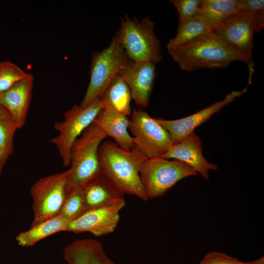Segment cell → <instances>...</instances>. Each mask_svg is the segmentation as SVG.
<instances>
[{
  "label": "cell",
  "instance_id": "6da1fadb",
  "mask_svg": "<svg viewBox=\"0 0 264 264\" xmlns=\"http://www.w3.org/2000/svg\"><path fill=\"white\" fill-rule=\"evenodd\" d=\"M167 50L173 61L184 71L191 72L201 68H224L234 62L241 61L248 66L249 82L254 72L252 58L234 49L213 31L183 46Z\"/></svg>",
  "mask_w": 264,
  "mask_h": 264
},
{
  "label": "cell",
  "instance_id": "7a4b0ae2",
  "mask_svg": "<svg viewBox=\"0 0 264 264\" xmlns=\"http://www.w3.org/2000/svg\"><path fill=\"white\" fill-rule=\"evenodd\" d=\"M98 156L101 174L121 192L148 200L139 175L148 157L137 146L127 151L115 142L103 141Z\"/></svg>",
  "mask_w": 264,
  "mask_h": 264
},
{
  "label": "cell",
  "instance_id": "3957f363",
  "mask_svg": "<svg viewBox=\"0 0 264 264\" xmlns=\"http://www.w3.org/2000/svg\"><path fill=\"white\" fill-rule=\"evenodd\" d=\"M107 137L104 131L92 123L74 142L70 153V174L66 194L74 190L83 189L101 174L98 151Z\"/></svg>",
  "mask_w": 264,
  "mask_h": 264
},
{
  "label": "cell",
  "instance_id": "277c9868",
  "mask_svg": "<svg viewBox=\"0 0 264 264\" xmlns=\"http://www.w3.org/2000/svg\"><path fill=\"white\" fill-rule=\"evenodd\" d=\"M154 26L148 17L140 22L127 16L121 18L115 37L129 59L155 65L161 60L160 42L154 34Z\"/></svg>",
  "mask_w": 264,
  "mask_h": 264
},
{
  "label": "cell",
  "instance_id": "5b68a950",
  "mask_svg": "<svg viewBox=\"0 0 264 264\" xmlns=\"http://www.w3.org/2000/svg\"><path fill=\"white\" fill-rule=\"evenodd\" d=\"M115 36L108 46L91 54L90 80L84 97L79 105L84 107L100 98L128 60Z\"/></svg>",
  "mask_w": 264,
  "mask_h": 264
},
{
  "label": "cell",
  "instance_id": "8992f818",
  "mask_svg": "<svg viewBox=\"0 0 264 264\" xmlns=\"http://www.w3.org/2000/svg\"><path fill=\"white\" fill-rule=\"evenodd\" d=\"M197 174L182 161L161 157L148 158L139 172L148 199L163 196L181 179Z\"/></svg>",
  "mask_w": 264,
  "mask_h": 264
},
{
  "label": "cell",
  "instance_id": "52a82bcc",
  "mask_svg": "<svg viewBox=\"0 0 264 264\" xmlns=\"http://www.w3.org/2000/svg\"><path fill=\"white\" fill-rule=\"evenodd\" d=\"M103 108L100 98L84 107L74 105L65 113L63 121L54 124V128L58 134L51 141L56 147L64 166L70 165L71 149L74 142L93 123Z\"/></svg>",
  "mask_w": 264,
  "mask_h": 264
},
{
  "label": "cell",
  "instance_id": "ba28073f",
  "mask_svg": "<svg viewBox=\"0 0 264 264\" xmlns=\"http://www.w3.org/2000/svg\"><path fill=\"white\" fill-rule=\"evenodd\" d=\"M68 170L37 180L31 186L33 220L30 226L59 215L66 196Z\"/></svg>",
  "mask_w": 264,
  "mask_h": 264
},
{
  "label": "cell",
  "instance_id": "9c48e42d",
  "mask_svg": "<svg viewBox=\"0 0 264 264\" xmlns=\"http://www.w3.org/2000/svg\"><path fill=\"white\" fill-rule=\"evenodd\" d=\"M129 129L134 145L148 158L162 157L173 146L167 130L142 108L133 110Z\"/></svg>",
  "mask_w": 264,
  "mask_h": 264
},
{
  "label": "cell",
  "instance_id": "30bf717a",
  "mask_svg": "<svg viewBox=\"0 0 264 264\" xmlns=\"http://www.w3.org/2000/svg\"><path fill=\"white\" fill-rule=\"evenodd\" d=\"M264 25V10H246L234 17L213 32L239 53L252 58L255 33Z\"/></svg>",
  "mask_w": 264,
  "mask_h": 264
},
{
  "label": "cell",
  "instance_id": "8fae6325",
  "mask_svg": "<svg viewBox=\"0 0 264 264\" xmlns=\"http://www.w3.org/2000/svg\"><path fill=\"white\" fill-rule=\"evenodd\" d=\"M125 204L123 198L109 205L88 210L70 222L67 231L75 233L88 232L95 236L111 233L117 226L120 212Z\"/></svg>",
  "mask_w": 264,
  "mask_h": 264
},
{
  "label": "cell",
  "instance_id": "7c38bea8",
  "mask_svg": "<svg viewBox=\"0 0 264 264\" xmlns=\"http://www.w3.org/2000/svg\"><path fill=\"white\" fill-rule=\"evenodd\" d=\"M118 73L128 85L135 104L141 108L146 107L156 76L155 64L148 62H134L128 59Z\"/></svg>",
  "mask_w": 264,
  "mask_h": 264
},
{
  "label": "cell",
  "instance_id": "4fadbf2b",
  "mask_svg": "<svg viewBox=\"0 0 264 264\" xmlns=\"http://www.w3.org/2000/svg\"><path fill=\"white\" fill-rule=\"evenodd\" d=\"M246 91L247 88L240 91H232L227 94L223 100L182 118L166 120L158 118L156 120L169 132L173 145H175L194 132L196 128L207 121L214 114Z\"/></svg>",
  "mask_w": 264,
  "mask_h": 264
},
{
  "label": "cell",
  "instance_id": "5bb4252c",
  "mask_svg": "<svg viewBox=\"0 0 264 264\" xmlns=\"http://www.w3.org/2000/svg\"><path fill=\"white\" fill-rule=\"evenodd\" d=\"M202 142L193 132L177 144L173 145L161 157L182 161L195 170L205 179L209 171L216 170L218 166L208 162L202 154Z\"/></svg>",
  "mask_w": 264,
  "mask_h": 264
},
{
  "label": "cell",
  "instance_id": "9a60e30c",
  "mask_svg": "<svg viewBox=\"0 0 264 264\" xmlns=\"http://www.w3.org/2000/svg\"><path fill=\"white\" fill-rule=\"evenodd\" d=\"M33 83L34 76L31 74L0 94V104L9 111L18 129L26 122Z\"/></svg>",
  "mask_w": 264,
  "mask_h": 264
},
{
  "label": "cell",
  "instance_id": "2e32d148",
  "mask_svg": "<svg viewBox=\"0 0 264 264\" xmlns=\"http://www.w3.org/2000/svg\"><path fill=\"white\" fill-rule=\"evenodd\" d=\"M130 119L128 116L109 109L103 108L93 123L98 126L107 137L112 138L121 149L129 151L135 145L128 132Z\"/></svg>",
  "mask_w": 264,
  "mask_h": 264
},
{
  "label": "cell",
  "instance_id": "e0dca14e",
  "mask_svg": "<svg viewBox=\"0 0 264 264\" xmlns=\"http://www.w3.org/2000/svg\"><path fill=\"white\" fill-rule=\"evenodd\" d=\"M68 264H116L105 253L102 244L91 239L76 240L63 251Z\"/></svg>",
  "mask_w": 264,
  "mask_h": 264
},
{
  "label": "cell",
  "instance_id": "ac0fdd59",
  "mask_svg": "<svg viewBox=\"0 0 264 264\" xmlns=\"http://www.w3.org/2000/svg\"><path fill=\"white\" fill-rule=\"evenodd\" d=\"M243 11L239 0H201L196 16L213 31Z\"/></svg>",
  "mask_w": 264,
  "mask_h": 264
},
{
  "label": "cell",
  "instance_id": "d6986e66",
  "mask_svg": "<svg viewBox=\"0 0 264 264\" xmlns=\"http://www.w3.org/2000/svg\"><path fill=\"white\" fill-rule=\"evenodd\" d=\"M83 191L86 211L124 198L125 194L102 174L88 183Z\"/></svg>",
  "mask_w": 264,
  "mask_h": 264
},
{
  "label": "cell",
  "instance_id": "ffe728a7",
  "mask_svg": "<svg viewBox=\"0 0 264 264\" xmlns=\"http://www.w3.org/2000/svg\"><path fill=\"white\" fill-rule=\"evenodd\" d=\"M70 221L59 214L20 233L16 240L22 247L32 246L45 238L61 231H67Z\"/></svg>",
  "mask_w": 264,
  "mask_h": 264
},
{
  "label": "cell",
  "instance_id": "44dd1931",
  "mask_svg": "<svg viewBox=\"0 0 264 264\" xmlns=\"http://www.w3.org/2000/svg\"><path fill=\"white\" fill-rule=\"evenodd\" d=\"M103 108L114 110L128 116L131 115L130 89L123 78L118 73L101 95Z\"/></svg>",
  "mask_w": 264,
  "mask_h": 264
},
{
  "label": "cell",
  "instance_id": "7402d4cb",
  "mask_svg": "<svg viewBox=\"0 0 264 264\" xmlns=\"http://www.w3.org/2000/svg\"><path fill=\"white\" fill-rule=\"evenodd\" d=\"M211 31L210 28L197 16L180 21L177 33L167 44V49L183 46Z\"/></svg>",
  "mask_w": 264,
  "mask_h": 264
},
{
  "label": "cell",
  "instance_id": "603a6c76",
  "mask_svg": "<svg viewBox=\"0 0 264 264\" xmlns=\"http://www.w3.org/2000/svg\"><path fill=\"white\" fill-rule=\"evenodd\" d=\"M17 129L11 117L0 120V176L14 152V137Z\"/></svg>",
  "mask_w": 264,
  "mask_h": 264
},
{
  "label": "cell",
  "instance_id": "cb8c5ba5",
  "mask_svg": "<svg viewBox=\"0 0 264 264\" xmlns=\"http://www.w3.org/2000/svg\"><path fill=\"white\" fill-rule=\"evenodd\" d=\"M31 73H26L10 61L0 63V94L4 92L18 82L28 77Z\"/></svg>",
  "mask_w": 264,
  "mask_h": 264
},
{
  "label": "cell",
  "instance_id": "d4e9b609",
  "mask_svg": "<svg viewBox=\"0 0 264 264\" xmlns=\"http://www.w3.org/2000/svg\"><path fill=\"white\" fill-rule=\"evenodd\" d=\"M85 211L83 189H76L66 194L59 214L71 221Z\"/></svg>",
  "mask_w": 264,
  "mask_h": 264
},
{
  "label": "cell",
  "instance_id": "484cf974",
  "mask_svg": "<svg viewBox=\"0 0 264 264\" xmlns=\"http://www.w3.org/2000/svg\"><path fill=\"white\" fill-rule=\"evenodd\" d=\"M199 264H264V258L263 257L250 262H243L224 253L212 251L204 257Z\"/></svg>",
  "mask_w": 264,
  "mask_h": 264
},
{
  "label": "cell",
  "instance_id": "4316f807",
  "mask_svg": "<svg viewBox=\"0 0 264 264\" xmlns=\"http://www.w3.org/2000/svg\"><path fill=\"white\" fill-rule=\"evenodd\" d=\"M170 1L178 12L179 22L196 16L201 3V0H172Z\"/></svg>",
  "mask_w": 264,
  "mask_h": 264
},
{
  "label": "cell",
  "instance_id": "83f0119b",
  "mask_svg": "<svg viewBox=\"0 0 264 264\" xmlns=\"http://www.w3.org/2000/svg\"><path fill=\"white\" fill-rule=\"evenodd\" d=\"M239 1L244 11H258L264 10L263 0H239Z\"/></svg>",
  "mask_w": 264,
  "mask_h": 264
},
{
  "label": "cell",
  "instance_id": "f1b7e54d",
  "mask_svg": "<svg viewBox=\"0 0 264 264\" xmlns=\"http://www.w3.org/2000/svg\"><path fill=\"white\" fill-rule=\"evenodd\" d=\"M9 117L11 116L9 111L6 108L0 104V120Z\"/></svg>",
  "mask_w": 264,
  "mask_h": 264
}]
</instances>
